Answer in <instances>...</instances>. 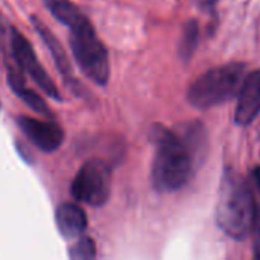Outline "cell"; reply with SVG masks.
I'll use <instances>...</instances> for the list:
<instances>
[{
	"label": "cell",
	"instance_id": "6da1fadb",
	"mask_svg": "<svg viewBox=\"0 0 260 260\" xmlns=\"http://www.w3.org/2000/svg\"><path fill=\"white\" fill-rule=\"evenodd\" d=\"M151 140L157 152L152 163L155 190L169 193L183 189L207 154V134L200 122H189L178 131L154 125Z\"/></svg>",
	"mask_w": 260,
	"mask_h": 260
},
{
	"label": "cell",
	"instance_id": "7a4b0ae2",
	"mask_svg": "<svg viewBox=\"0 0 260 260\" xmlns=\"http://www.w3.org/2000/svg\"><path fill=\"white\" fill-rule=\"evenodd\" d=\"M256 207L257 203L245 178L236 169L224 168L216 206L218 227L232 239H247L253 230Z\"/></svg>",
	"mask_w": 260,
	"mask_h": 260
},
{
	"label": "cell",
	"instance_id": "3957f363",
	"mask_svg": "<svg viewBox=\"0 0 260 260\" xmlns=\"http://www.w3.org/2000/svg\"><path fill=\"white\" fill-rule=\"evenodd\" d=\"M245 64L232 62L201 75L187 90V101L198 110H207L233 99L244 82Z\"/></svg>",
	"mask_w": 260,
	"mask_h": 260
},
{
	"label": "cell",
	"instance_id": "277c9868",
	"mask_svg": "<svg viewBox=\"0 0 260 260\" xmlns=\"http://www.w3.org/2000/svg\"><path fill=\"white\" fill-rule=\"evenodd\" d=\"M70 47L81 72L94 84L105 85L110 78L108 52L85 15L70 27Z\"/></svg>",
	"mask_w": 260,
	"mask_h": 260
},
{
	"label": "cell",
	"instance_id": "5b68a950",
	"mask_svg": "<svg viewBox=\"0 0 260 260\" xmlns=\"http://www.w3.org/2000/svg\"><path fill=\"white\" fill-rule=\"evenodd\" d=\"M72 197L93 207L105 204L111 193V171L101 160H88L78 171L70 186Z\"/></svg>",
	"mask_w": 260,
	"mask_h": 260
},
{
	"label": "cell",
	"instance_id": "8992f818",
	"mask_svg": "<svg viewBox=\"0 0 260 260\" xmlns=\"http://www.w3.org/2000/svg\"><path fill=\"white\" fill-rule=\"evenodd\" d=\"M11 49L14 59L20 67V72L23 75H29L34 79V82H37V85L52 99L61 101V94L58 93L56 85L53 84V81L38 61L30 43L17 29L11 30Z\"/></svg>",
	"mask_w": 260,
	"mask_h": 260
},
{
	"label": "cell",
	"instance_id": "52a82bcc",
	"mask_svg": "<svg viewBox=\"0 0 260 260\" xmlns=\"http://www.w3.org/2000/svg\"><path fill=\"white\" fill-rule=\"evenodd\" d=\"M17 123L24 136L43 152L56 151L64 142V131L52 120H40L29 116L17 117Z\"/></svg>",
	"mask_w": 260,
	"mask_h": 260
},
{
	"label": "cell",
	"instance_id": "ba28073f",
	"mask_svg": "<svg viewBox=\"0 0 260 260\" xmlns=\"http://www.w3.org/2000/svg\"><path fill=\"white\" fill-rule=\"evenodd\" d=\"M260 114V69L251 72L242 82L235 113V122L239 126H247Z\"/></svg>",
	"mask_w": 260,
	"mask_h": 260
},
{
	"label": "cell",
	"instance_id": "9c48e42d",
	"mask_svg": "<svg viewBox=\"0 0 260 260\" xmlns=\"http://www.w3.org/2000/svg\"><path fill=\"white\" fill-rule=\"evenodd\" d=\"M55 221L58 232L64 239L81 238L87 229V215L85 212L72 203H64L56 209Z\"/></svg>",
	"mask_w": 260,
	"mask_h": 260
},
{
	"label": "cell",
	"instance_id": "30bf717a",
	"mask_svg": "<svg viewBox=\"0 0 260 260\" xmlns=\"http://www.w3.org/2000/svg\"><path fill=\"white\" fill-rule=\"evenodd\" d=\"M30 21H32V24H34V27H35V30L38 32V35L43 38V41H44L46 47H47V49H49V52L52 53V58H53V61L56 62L58 70L64 75V79H66V81L73 79V78H72V67H70V61H69L67 55L64 53V49L61 47V44H59L58 38H56V37H55V35L47 29V26H46L40 18L32 17V18H30Z\"/></svg>",
	"mask_w": 260,
	"mask_h": 260
},
{
	"label": "cell",
	"instance_id": "8fae6325",
	"mask_svg": "<svg viewBox=\"0 0 260 260\" xmlns=\"http://www.w3.org/2000/svg\"><path fill=\"white\" fill-rule=\"evenodd\" d=\"M8 82L9 87L12 88V91L37 114H41L44 117H50V110L46 105V102L41 99L40 94H37L35 91L29 90L24 87V81H23V73L15 72V70H9L8 73Z\"/></svg>",
	"mask_w": 260,
	"mask_h": 260
},
{
	"label": "cell",
	"instance_id": "7c38bea8",
	"mask_svg": "<svg viewBox=\"0 0 260 260\" xmlns=\"http://www.w3.org/2000/svg\"><path fill=\"white\" fill-rule=\"evenodd\" d=\"M46 8L50 11V14L61 21L62 24L72 27L75 23H78L84 14L70 2V0H43Z\"/></svg>",
	"mask_w": 260,
	"mask_h": 260
},
{
	"label": "cell",
	"instance_id": "4fadbf2b",
	"mask_svg": "<svg viewBox=\"0 0 260 260\" xmlns=\"http://www.w3.org/2000/svg\"><path fill=\"white\" fill-rule=\"evenodd\" d=\"M198 44H200V24L197 20H190L186 23L178 44V53L184 62L192 59Z\"/></svg>",
	"mask_w": 260,
	"mask_h": 260
},
{
	"label": "cell",
	"instance_id": "5bb4252c",
	"mask_svg": "<svg viewBox=\"0 0 260 260\" xmlns=\"http://www.w3.org/2000/svg\"><path fill=\"white\" fill-rule=\"evenodd\" d=\"M94 256H96L94 242L90 238H87V236H82L70 250V257L75 260L93 259Z\"/></svg>",
	"mask_w": 260,
	"mask_h": 260
},
{
	"label": "cell",
	"instance_id": "9a60e30c",
	"mask_svg": "<svg viewBox=\"0 0 260 260\" xmlns=\"http://www.w3.org/2000/svg\"><path fill=\"white\" fill-rule=\"evenodd\" d=\"M253 254L256 259H260V207L257 204L256 213H254V222H253Z\"/></svg>",
	"mask_w": 260,
	"mask_h": 260
},
{
	"label": "cell",
	"instance_id": "2e32d148",
	"mask_svg": "<svg viewBox=\"0 0 260 260\" xmlns=\"http://www.w3.org/2000/svg\"><path fill=\"white\" fill-rule=\"evenodd\" d=\"M253 180H254L256 187H257V190H259V193H260V166H257V168H254V169H253Z\"/></svg>",
	"mask_w": 260,
	"mask_h": 260
},
{
	"label": "cell",
	"instance_id": "e0dca14e",
	"mask_svg": "<svg viewBox=\"0 0 260 260\" xmlns=\"http://www.w3.org/2000/svg\"><path fill=\"white\" fill-rule=\"evenodd\" d=\"M216 2H218V0H200V3H201L203 6H206V8H213Z\"/></svg>",
	"mask_w": 260,
	"mask_h": 260
}]
</instances>
